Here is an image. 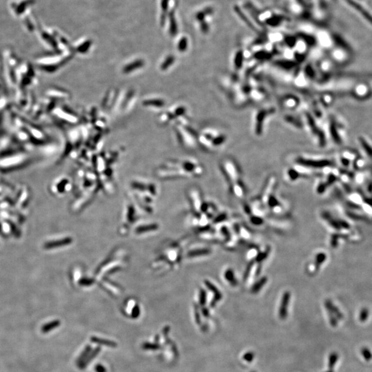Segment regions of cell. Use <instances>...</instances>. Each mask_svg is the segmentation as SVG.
Returning a JSON list of instances; mask_svg holds the SVG:
<instances>
[{
    "label": "cell",
    "instance_id": "6da1fadb",
    "mask_svg": "<svg viewBox=\"0 0 372 372\" xmlns=\"http://www.w3.org/2000/svg\"><path fill=\"white\" fill-rule=\"evenodd\" d=\"M227 135L215 129H207L199 137V141L208 150H215L222 147L227 141Z\"/></svg>",
    "mask_w": 372,
    "mask_h": 372
},
{
    "label": "cell",
    "instance_id": "7a4b0ae2",
    "mask_svg": "<svg viewBox=\"0 0 372 372\" xmlns=\"http://www.w3.org/2000/svg\"><path fill=\"white\" fill-rule=\"evenodd\" d=\"M274 108H263L258 109L253 118V130L256 136H261L267 118L274 113Z\"/></svg>",
    "mask_w": 372,
    "mask_h": 372
},
{
    "label": "cell",
    "instance_id": "3957f363",
    "mask_svg": "<svg viewBox=\"0 0 372 372\" xmlns=\"http://www.w3.org/2000/svg\"><path fill=\"white\" fill-rule=\"evenodd\" d=\"M221 169L228 182L238 181L239 171L235 162L231 159H225L221 163Z\"/></svg>",
    "mask_w": 372,
    "mask_h": 372
},
{
    "label": "cell",
    "instance_id": "277c9868",
    "mask_svg": "<svg viewBox=\"0 0 372 372\" xmlns=\"http://www.w3.org/2000/svg\"><path fill=\"white\" fill-rule=\"evenodd\" d=\"M290 293L289 292H285L282 297L280 308H279L278 315L279 318L281 320H285L287 316V311H288V306L290 300Z\"/></svg>",
    "mask_w": 372,
    "mask_h": 372
},
{
    "label": "cell",
    "instance_id": "5b68a950",
    "mask_svg": "<svg viewBox=\"0 0 372 372\" xmlns=\"http://www.w3.org/2000/svg\"><path fill=\"white\" fill-rule=\"evenodd\" d=\"M281 103L283 106L285 107V108L294 109L298 106L299 101H298V99L296 96L286 95L282 99Z\"/></svg>",
    "mask_w": 372,
    "mask_h": 372
},
{
    "label": "cell",
    "instance_id": "8992f818",
    "mask_svg": "<svg viewBox=\"0 0 372 372\" xmlns=\"http://www.w3.org/2000/svg\"><path fill=\"white\" fill-rule=\"evenodd\" d=\"M243 60L244 56L243 52L241 51H237L235 52L232 60V66L234 70H235L236 71H238V70H241L242 66L243 65Z\"/></svg>",
    "mask_w": 372,
    "mask_h": 372
},
{
    "label": "cell",
    "instance_id": "52a82bcc",
    "mask_svg": "<svg viewBox=\"0 0 372 372\" xmlns=\"http://www.w3.org/2000/svg\"><path fill=\"white\" fill-rule=\"evenodd\" d=\"M71 241H72L71 238H67L62 239V240H61V241L48 242V243H46L44 245V247L45 248V249H52V248L59 247L61 246H66V245L71 243Z\"/></svg>",
    "mask_w": 372,
    "mask_h": 372
},
{
    "label": "cell",
    "instance_id": "ba28073f",
    "mask_svg": "<svg viewBox=\"0 0 372 372\" xmlns=\"http://www.w3.org/2000/svg\"><path fill=\"white\" fill-rule=\"evenodd\" d=\"M205 283H206L207 287L211 290V291H212L214 293V294H215V298H214L213 301H212V305H215V304L217 302H218V301H219L222 298L221 293L219 291V289H217L215 285H214L212 283H211L210 282L206 281V282H205Z\"/></svg>",
    "mask_w": 372,
    "mask_h": 372
},
{
    "label": "cell",
    "instance_id": "9c48e42d",
    "mask_svg": "<svg viewBox=\"0 0 372 372\" xmlns=\"http://www.w3.org/2000/svg\"><path fill=\"white\" fill-rule=\"evenodd\" d=\"M276 179H276L275 177L272 176L271 178L268 180V181H267V184L265 185V188L264 192H263V196L264 199H266L267 197H268L269 196V194H271L273 188H274V185L276 184V182H277V180Z\"/></svg>",
    "mask_w": 372,
    "mask_h": 372
},
{
    "label": "cell",
    "instance_id": "30bf717a",
    "mask_svg": "<svg viewBox=\"0 0 372 372\" xmlns=\"http://www.w3.org/2000/svg\"><path fill=\"white\" fill-rule=\"evenodd\" d=\"M224 277L225 280H227L230 283H231V285H236L234 274L232 269H227L224 273Z\"/></svg>",
    "mask_w": 372,
    "mask_h": 372
},
{
    "label": "cell",
    "instance_id": "8fae6325",
    "mask_svg": "<svg viewBox=\"0 0 372 372\" xmlns=\"http://www.w3.org/2000/svg\"><path fill=\"white\" fill-rule=\"evenodd\" d=\"M267 281V278L266 277L261 278L258 282H256L254 285L252 286V292L254 293V294L258 292L261 289L262 287H263L265 285Z\"/></svg>",
    "mask_w": 372,
    "mask_h": 372
},
{
    "label": "cell",
    "instance_id": "7c38bea8",
    "mask_svg": "<svg viewBox=\"0 0 372 372\" xmlns=\"http://www.w3.org/2000/svg\"><path fill=\"white\" fill-rule=\"evenodd\" d=\"M287 174H288V176L290 179V180H292V181H294V180H296L297 179L299 178L300 176V172L298 170H296V169H289V170L287 171Z\"/></svg>",
    "mask_w": 372,
    "mask_h": 372
},
{
    "label": "cell",
    "instance_id": "4fadbf2b",
    "mask_svg": "<svg viewBox=\"0 0 372 372\" xmlns=\"http://www.w3.org/2000/svg\"><path fill=\"white\" fill-rule=\"evenodd\" d=\"M285 120L286 123H289V124H291V125L294 126V127H296V128H300L301 127V123L298 122H296V118L294 117H289V116H286L285 117Z\"/></svg>",
    "mask_w": 372,
    "mask_h": 372
},
{
    "label": "cell",
    "instance_id": "5bb4252c",
    "mask_svg": "<svg viewBox=\"0 0 372 372\" xmlns=\"http://www.w3.org/2000/svg\"><path fill=\"white\" fill-rule=\"evenodd\" d=\"M338 360V355L335 353L331 354L329 356V368H332L336 364Z\"/></svg>",
    "mask_w": 372,
    "mask_h": 372
},
{
    "label": "cell",
    "instance_id": "9a60e30c",
    "mask_svg": "<svg viewBox=\"0 0 372 372\" xmlns=\"http://www.w3.org/2000/svg\"><path fill=\"white\" fill-rule=\"evenodd\" d=\"M269 251H270L269 248H267V250L265 251V252L261 253L260 254H258L257 258H256V261H257L258 262H261L263 260H265V259L267 257V256H268Z\"/></svg>",
    "mask_w": 372,
    "mask_h": 372
},
{
    "label": "cell",
    "instance_id": "2e32d148",
    "mask_svg": "<svg viewBox=\"0 0 372 372\" xmlns=\"http://www.w3.org/2000/svg\"><path fill=\"white\" fill-rule=\"evenodd\" d=\"M254 358V354L252 351L247 352V353L245 354L243 356V359L246 360V361L249 362H252Z\"/></svg>",
    "mask_w": 372,
    "mask_h": 372
},
{
    "label": "cell",
    "instance_id": "e0dca14e",
    "mask_svg": "<svg viewBox=\"0 0 372 372\" xmlns=\"http://www.w3.org/2000/svg\"><path fill=\"white\" fill-rule=\"evenodd\" d=\"M268 203L269 206H271L272 207H276L277 206V205H279L278 201L277 200V199L275 198L274 196H270L269 198V201Z\"/></svg>",
    "mask_w": 372,
    "mask_h": 372
},
{
    "label": "cell",
    "instance_id": "ac0fdd59",
    "mask_svg": "<svg viewBox=\"0 0 372 372\" xmlns=\"http://www.w3.org/2000/svg\"><path fill=\"white\" fill-rule=\"evenodd\" d=\"M210 252V250H206V249H204V250H197V251H195V252H192V253L191 254V255H192V256H193V255L207 254H209Z\"/></svg>",
    "mask_w": 372,
    "mask_h": 372
},
{
    "label": "cell",
    "instance_id": "d6986e66",
    "mask_svg": "<svg viewBox=\"0 0 372 372\" xmlns=\"http://www.w3.org/2000/svg\"><path fill=\"white\" fill-rule=\"evenodd\" d=\"M251 221H252L253 224L261 225V224H262V223H263V219H261L260 217L253 216L251 218Z\"/></svg>",
    "mask_w": 372,
    "mask_h": 372
},
{
    "label": "cell",
    "instance_id": "ffe728a7",
    "mask_svg": "<svg viewBox=\"0 0 372 372\" xmlns=\"http://www.w3.org/2000/svg\"><path fill=\"white\" fill-rule=\"evenodd\" d=\"M205 298H206V294H205V292L202 291L201 294V300H200V302H201V305H203L205 303Z\"/></svg>",
    "mask_w": 372,
    "mask_h": 372
},
{
    "label": "cell",
    "instance_id": "44dd1931",
    "mask_svg": "<svg viewBox=\"0 0 372 372\" xmlns=\"http://www.w3.org/2000/svg\"><path fill=\"white\" fill-rule=\"evenodd\" d=\"M225 217H226V215H225V214H223V215H220V216H218V217H217V218H216V221H217V222H220V221H223V220H224V219H225Z\"/></svg>",
    "mask_w": 372,
    "mask_h": 372
},
{
    "label": "cell",
    "instance_id": "7402d4cb",
    "mask_svg": "<svg viewBox=\"0 0 372 372\" xmlns=\"http://www.w3.org/2000/svg\"><path fill=\"white\" fill-rule=\"evenodd\" d=\"M252 372H255V371H252Z\"/></svg>",
    "mask_w": 372,
    "mask_h": 372
},
{
    "label": "cell",
    "instance_id": "603a6c76",
    "mask_svg": "<svg viewBox=\"0 0 372 372\" xmlns=\"http://www.w3.org/2000/svg\"><path fill=\"white\" fill-rule=\"evenodd\" d=\"M329 372H330V371H329ZM331 372H332V371H331Z\"/></svg>",
    "mask_w": 372,
    "mask_h": 372
}]
</instances>
